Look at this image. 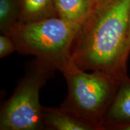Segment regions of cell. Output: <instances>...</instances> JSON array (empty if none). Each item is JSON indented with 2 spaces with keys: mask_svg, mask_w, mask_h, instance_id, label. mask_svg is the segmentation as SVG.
<instances>
[{
  "mask_svg": "<svg viewBox=\"0 0 130 130\" xmlns=\"http://www.w3.org/2000/svg\"><path fill=\"white\" fill-rule=\"evenodd\" d=\"M129 13L130 0H104L96 6L75 37L71 60L84 71L126 75L123 56Z\"/></svg>",
  "mask_w": 130,
  "mask_h": 130,
  "instance_id": "1",
  "label": "cell"
},
{
  "mask_svg": "<svg viewBox=\"0 0 130 130\" xmlns=\"http://www.w3.org/2000/svg\"><path fill=\"white\" fill-rule=\"evenodd\" d=\"M60 72L68 88L67 97L61 107L92 125L96 130L102 129L104 116L123 75L119 77L101 71L87 73L71 60Z\"/></svg>",
  "mask_w": 130,
  "mask_h": 130,
  "instance_id": "2",
  "label": "cell"
},
{
  "mask_svg": "<svg viewBox=\"0 0 130 130\" xmlns=\"http://www.w3.org/2000/svg\"><path fill=\"white\" fill-rule=\"evenodd\" d=\"M81 24L58 17L19 23L11 33L16 51L60 71L71 60V49Z\"/></svg>",
  "mask_w": 130,
  "mask_h": 130,
  "instance_id": "3",
  "label": "cell"
},
{
  "mask_svg": "<svg viewBox=\"0 0 130 130\" xmlns=\"http://www.w3.org/2000/svg\"><path fill=\"white\" fill-rule=\"evenodd\" d=\"M53 69L37 60L30 65L0 114L1 130H38L45 128L39 92L54 75Z\"/></svg>",
  "mask_w": 130,
  "mask_h": 130,
  "instance_id": "4",
  "label": "cell"
},
{
  "mask_svg": "<svg viewBox=\"0 0 130 130\" xmlns=\"http://www.w3.org/2000/svg\"><path fill=\"white\" fill-rule=\"evenodd\" d=\"M130 124V79L121 78L116 95L107 109L102 123V129H117Z\"/></svg>",
  "mask_w": 130,
  "mask_h": 130,
  "instance_id": "5",
  "label": "cell"
},
{
  "mask_svg": "<svg viewBox=\"0 0 130 130\" xmlns=\"http://www.w3.org/2000/svg\"><path fill=\"white\" fill-rule=\"evenodd\" d=\"M42 112L45 128L56 130H96L92 125L61 107L60 108L42 107Z\"/></svg>",
  "mask_w": 130,
  "mask_h": 130,
  "instance_id": "6",
  "label": "cell"
},
{
  "mask_svg": "<svg viewBox=\"0 0 130 130\" xmlns=\"http://www.w3.org/2000/svg\"><path fill=\"white\" fill-rule=\"evenodd\" d=\"M57 16L68 22L82 24L93 12L92 0H53Z\"/></svg>",
  "mask_w": 130,
  "mask_h": 130,
  "instance_id": "7",
  "label": "cell"
},
{
  "mask_svg": "<svg viewBox=\"0 0 130 130\" xmlns=\"http://www.w3.org/2000/svg\"><path fill=\"white\" fill-rule=\"evenodd\" d=\"M19 23H30L58 17L53 0H20Z\"/></svg>",
  "mask_w": 130,
  "mask_h": 130,
  "instance_id": "8",
  "label": "cell"
},
{
  "mask_svg": "<svg viewBox=\"0 0 130 130\" xmlns=\"http://www.w3.org/2000/svg\"><path fill=\"white\" fill-rule=\"evenodd\" d=\"M20 0H0V32L10 35L19 23Z\"/></svg>",
  "mask_w": 130,
  "mask_h": 130,
  "instance_id": "9",
  "label": "cell"
},
{
  "mask_svg": "<svg viewBox=\"0 0 130 130\" xmlns=\"http://www.w3.org/2000/svg\"><path fill=\"white\" fill-rule=\"evenodd\" d=\"M16 51V46L10 35L0 36V58H2Z\"/></svg>",
  "mask_w": 130,
  "mask_h": 130,
  "instance_id": "10",
  "label": "cell"
},
{
  "mask_svg": "<svg viewBox=\"0 0 130 130\" xmlns=\"http://www.w3.org/2000/svg\"><path fill=\"white\" fill-rule=\"evenodd\" d=\"M129 53H130V13H129V23H128L127 39H126L125 48L124 53H123V64L125 68H126V61H127Z\"/></svg>",
  "mask_w": 130,
  "mask_h": 130,
  "instance_id": "11",
  "label": "cell"
},
{
  "mask_svg": "<svg viewBox=\"0 0 130 130\" xmlns=\"http://www.w3.org/2000/svg\"><path fill=\"white\" fill-rule=\"evenodd\" d=\"M119 129L122 130H130V124L122 126L121 128H119Z\"/></svg>",
  "mask_w": 130,
  "mask_h": 130,
  "instance_id": "12",
  "label": "cell"
},
{
  "mask_svg": "<svg viewBox=\"0 0 130 130\" xmlns=\"http://www.w3.org/2000/svg\"><path fill=\"white\" fill-rule=\"evenodd\" d=\"M92 1H93V3H95V6H97V5H98L99 4H100L101 3H102V1H104V0H92Z\"/></svg>",
  "mask_w": 130,
  "mask_h": 130,
  "instance_id": "13",
  "label": "cell"
}]
</instances>
